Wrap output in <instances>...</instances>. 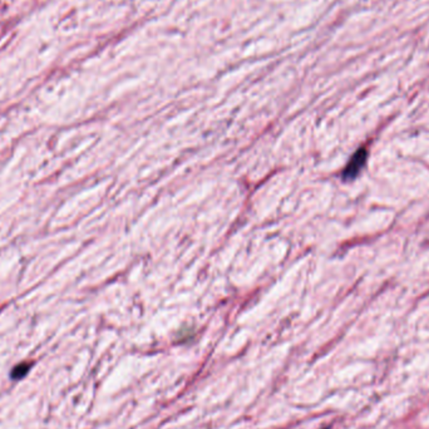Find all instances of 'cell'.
<instances>
[{
    "instance_id": "obj_1",
    "label": "cell",
    "mask_w": 429,
    "mask_h": 429,
    "mask_svg": "<svg viewBox=\"0 0 429 429\" xmlns=\"http://www.w3.org/2000/svg\"><path fill=\"white\" fill-rule=\"evenodd\" d=\"M367 151L364 148L358 149L357 152L353 155V157L350 158L349 163L345 167L344 172H343V177L344 180H354L355 177L359 175V172L362 171V168L364 167L367 161Z\"/></svg>"
},
{
    "instance_id": "obj_2",
    "label": "cell",
    "mask_w": 429,
    "mask_h": 429,
    "mask_svg": "<svg viewBox=\"0 0 429 429\" xmlns=\"http://www.w3.org/2000/svg\"><path fill=\"white\" fill-rule=\"evenodd\" d=\"M30 368H32L30 363H20V364L16 366L15 368L13 369V371H11V379L19 380V379L24 378V376L29 373Z\"/></svg>"
}]
</instances>
